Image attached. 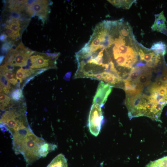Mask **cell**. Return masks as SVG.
Instances as JSON below:
<instances>
[{
    "label": "cell",
    "mask_w": 167,
    "mask_h": 167,
    "mask_svg": "<svg viewBox=\"0 0 167 167\" xmlns=\"http://www.w3.org/2000/svg\"><path fill=\"white\" fill-rule=\"evenodd\" d=\"M94 42L107 56L118 76L126 78L139 60V44L129 24L122 19L106 21L93 36Z\"/></svg>",
    "instance_id": "cell-1"
},
{
    "label": "cell",
    "mask_w": 167,
    "mask_h": 167,
    "mask_svg": "<svg viewBox=\"0 0 167 167\" xmlns=\"http://www.w3.org/2000/svg\"><path fill=\"white\" fill-rule=\"evenodd\" d=\"M12 136L15 153L22 154L27 165L32 164L41 157L39 151L46 142L43 138L36 136L29 126L18 130Z\"/></svg>",
    "instance_id": "cell-2"
},
{
    "label": "cell",
    "mask_w": 167,
    "mask_h": 167,
    "mask_svg": "<svg viewBox=\"0 0 167 167\" xmlns=\"http://www.w3.org/2000/svg\"><path fill=\"white\" fill-rule=\"evenodd\" d=\"M22 109L6 110L0 118L2 131H9L12 135L18 130L29 126Z\"/></svg>",
    "instance_id": "cell-3"
},
{
    "label": "cell",
    "mask_w": 167,
    "mask_h": 167,
    "mask_svg": "<svg viewBox=\"0 0 167 167\" xmlns=\"http://www.w3.org/2000/svg\"><path fill=\"white\" fill-rule=\"evenodd\" d=\"M33 52L25 47L21 42L15 48L12 47L9 50L5 58V63L11 64L13 66H25Z\"/></svg>",
    "instance_id": "cell-4"
},
{
    "label": "cell",
    "mask_w": 167,
    "mask_h": 167,
    "mask_svg": "<svg viewBox=\"0 0 167 167\" xmlns=\"http://www.w3.org/2000/svg\"><path fill=\"white\" fill-rule=\"evenodd\" d=\"M58 54H45L33 52L28 62L29 69L38 71L41 68H56V60Z\"/></svg>",
    "instance_id": "cell-5"
},
{
    "label": "cell",
    "mask_w": 167,
    "mask_h": 167,
    "mask_svg": "<svg viewBox=\"0 0 167 167\" xmlns=\"http://www.w3.org/2000/svg\"><path fill=\"white\" fill-rule=\"evenodd\" d=\"M101 108L98 104L93 103L89 112L88 127L90 133L95 136L99 135L103 122L104 117Z\"/></svg>",
    "instance_id": "cell-6"
},
{
    "label": "cell",
    "mask_w": 167,
    "mask_h": 167,
    "mask_svg": "<svg viewBox=\"0 0 167 167\" xmlns=\"http://www.w3.org/2000/svg\"><path fill=\"white\" fill-rule=\"evenodd\" d=\"M49 5L48 1L35 0L33 3L26 6V11L30 16H38L44 21L49 13Z\"/></svg>",
    "instance_id": "cell-7"
},
{
    "label": "cell",
    "mask_w": 167,
    "mask_h": 167,
    "mask_svg": "<svg viewBox=\"0 0 167 167\" xmlns=\"http://www.w3.org/2000/svg\"><path fill=\"white\" fill-rule=\"evenodd\" d=\"M112 90V87L101 81L99 84L98 88L94 97L93 104H98L103 107L106 102L108 97Z\"/></svg>",
    "instance_id": "cell-8"
},
{
    "label": "cell",
    "mask_w": 167,
    "mask_h": 167,
    "mask_svg": "<svg viewBox=\"0 0 167 167\" xmlns=\"http://www.w3.org/2000/svg\"><path fill=\"white\" fill-rule=\"evenodd\" d=\"M155 16V20L151 27L152 30L157 31L167 36V22L163 11Z\"/></svg>",
    "instance_id": "cell-9"
},
{
    "label": "cell",
    "mask_w": 167,
    "mask_h": 167,
    "mask_svg": "<svg viewBox=\"0 0 167 167\" xmlns=\"http://www.w3.org/2000/svg\"><path fill=\"white\" fill-rule=\"evenodd\" d=\"M46 167H68V163L64 156L60 153L55 157Z\"/></svg>",
    "instance_id": "cell-10"
},
{
    "label": "cell",
    "mask_w": 167,
    "mask_h": 167,
    "mask_svg": "<svg viewBox=\"0 0 167 167\" xmlns=\"http://www.w3.org/2000/svg\"><path fill=\"white\" fill-rule=\"evenodd\" d=\"M36 71L31 69L23 68H21L19 69L16 72L15 77L19 83H21L23 81L29 76L31 75Z\"/></svg>",
    "instance_id": "cell-11"
},
{
    "label": "cell",
    "mask_w": 167,
    "mask_h": 167,
    "mask_svg": "<svg viewBox=\"0 0 167 167\" xmlns=\"http://www.w3.org/2000/svg\"><path fill=\"white\" fill-rule=\"evenodd\" d=\"M8 25L15 33L17 40H18L20 36L19 32L21 30L20 24L19 19L11 18L7 21Z\"/></svg>",
    "instance_id": "cell-12"
},
{
    "label": "cell",
    "mask_w": 167,
    "mask_h": 167,
    "mask_svg": "<svg viewBox=\"0 0 167 167\" xmlns=\"http://www.w3.org/2000/svg\"><path fill=\"white\" fill-rule=\"evenodd\" d=\"M0 74L3 75L10 83L14 85L17 84L18 80L14 78V74L12 70H8L2 65L0 67Z\"/></svg>",
    "instance_id": "cell-13"
},
{
    "label": "cell",
    "mask_w": 167,
    "mask_h": 167,
    "mask_svg": "<svg viewBox=\"0 0 167 167\" xmlns=\"http://www.w3.org/2000/svg\"><path fill=\"white\" fill-rule=\"evenodd\" d=\"M57 148L56 145L45 142L40 148L39 154L41 157H46L49 152L55 150Z\"/></svg>",
    "instance_id": "cell-14"
},
{
    "label": "cell",
    "mask_w": 167,
    "mask_h": 167,
    "mask_svg": "<svg viewBox=\"0 0 167 167\" xmlns=\"http://www.w3.org/2000/svg\"><path fill=\"white\" fill-rule=\"evenodd\" d=\"M151 49L157 54L164 56L166 53V46L163 42L159 41L154 43Z\"/></svg>",
    "instance_id": "cell-15"
},
{
    "label": "cell",
    "mask_w": 167,
    "mask_h": 167,
    "mask_svg": "<svg viewBox=\"0 0 167 167\" xmlns=\"http://www.w3.org/2000/svg\"><path fill=\"white\" fill-rule=\"evenodd\" d=\"M10 83L5 76L0 74V92L7 94L11 88Z\"/></svg>",
    "instance_id": "cell-16"
},
{
    "label": "cell",
    "mask_w": 167,
    "mask_h": 167,
    "mask_svg": "<svg viewBox=\"0 0 167 167\" xmlns=\"http://www.w3.org/2000/svg\"><path fill=\"white\" fill-rule=\"evenodd\" d=\"M108 1L114 6L125 9L129 8L134 2L135 1L134 0H113Z\"/></svg>",
    "instance_id": "cell-17"
},
{
    "label": "cell",
    "mask_w": 167,
    "mask_h": 167,
    "mask_svg": "<svg viewBox=\"0 0 167 167\" xmlns=\"http://www.w3.org/2000/svg\"><path fill=\"white\" fill-rule=\"evenodd\" d=\"M146 167H167V156L151 162Z\"/></svg>",
    "instance_id": "cell-18"
},
{
    "label": "cell",
    "mask_w": 167,
    "mask_h": 167,
    "mask_svg": "<svg viewBox=\"0 0 167 167\" xmlns=\"http://www.w3.org/2000/svg\"><path fill=\"white\" fill-rule=\"evenodd\" d=\"M10 100V98L5 94L0 93V102L1 110H3L8 107Z\"/></svg>",
    "instance_id": "cell-19"
},
{
    "label": "cell",
    "mask_w": 167,
    "mask_h": 167,
    "mask_svg": "<svg viewBox=\"0 0 167 167\" xmlns=\"http://www.w3.org/2000/svg\"><path fill=\"white\" fill-rule=\"evenodd\" d=\"M22 97V92L20 89L14 91L11 94V97L14 101H19L21 99Z\"/></svg>",
    "instance_id": "cell-20"
},
{
    "label": "cell",
    "mask_w": 167,
    "mask_h": 167,
    "mask_svg": "<svg viewBox=\"0 0 167 167\" xmlns=\"http://www.w3.org/2000/svg\"><path fill=\"white\" fill-rule=\"evenodd\" d=\"M5 29H6V34L10 38L13 40H17L14 32L8 25H6Z\"/></svg>",
    "instance_id": "cell-21"
},
{
    "label": "cell",
    "mask_w": 167,
    "mask_h": 167,
    "mask_svg": "<svg viewBox=\"0 0 167 167\" xmlns=\"http://www.w3.org/2000/svg\"><path fill=\"white\" fill-rule=\"evenodd\" d=\"M156 79L160 80L165 84H167V68L164 70L161 75Z\"/></svg>",
    "instance_id": "cell-22"
},
{
    "label": "cell",
    "mask_w": 167,
    "mask_h": 167,
    "mask_svg": "<svg viewBox=\"0 0 167 167\" xmlns=\"http://www.w3.org/2000/svg\"><path fill=\"white\" fill-rule=\"evenodd\" d=\"M11 45L10 43H4L2 45V50L3 53H6L7 51L10 50L11 48Z\"/></svg>",
    "instance_id": "cell-23"
},
{
    "label": "cell",
    "mask_w": 167,
    "mask_h": 167,
    "mask_svg": "<svg viewBox=\"0 0 167 167\" xmlns=\"http://www.w3.org/2000/svg\"><path fill=\"white\" fill-rule=\"evenodd\" d=\"M7 37V36L6 34H3L0 36V40L2 41L5 42Z\"/></svg>",
    "instance_id": "cell-24"
},
{
    "label": "cell",
    "mask_w": 167,
    "mask_h": 167,
    "mask_svg": "<svg viewBox=\"0 0 167 167\" xmlns=\"http://www.w3.org/2000/svg\"><path fill=\"white\" fill-rule=\"evenodd\" d=\"M3 59H4V56H1V57H0V63H1L3 61Z\"/></svg>",
    "instance_id": "cell-25"
},
{
    "label": "cell",
    "mask_w": 167,
    "mask_h": 167,
    "mask_svg": "<svg viewBox=\"0 0 167 167\" xmlns=\"http://www.w3.org/2000/svg\"><path fill=\"white\" fill-rule=\"evenodd\" d=\"M164 85L166 90V92H167V84H165Z\"/></svg>",
    "instance_id": "cell-26"
}]
</instances>
